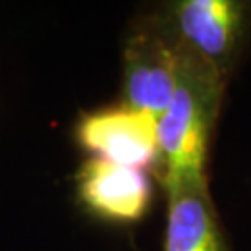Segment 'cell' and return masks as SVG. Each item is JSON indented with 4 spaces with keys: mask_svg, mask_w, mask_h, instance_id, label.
<instances>
[{
    "mask_svg": "<svg viewBox=\"0 0 251 251\" xmlns=\"http://www.w3.org/2000/svg\"><path fill=\"white\" fill-rule=\"evenodd\" d=\"M166 198L168 224L164 251H225L208 180L168 190Z\"/></svg>",
    "mask_w": 251,
    "mask_h": 251,
    "instance_id": "6",
    "label": "cell"
},
{
    "mask_svg": "<svg viewBox=\"0 0 251 251\" xmlns=\"http://www.w3.org/2000/svg\"><path fill=\"white\" fill-rule=\"evenodd\" d=\"M180 45L166 11L144 15L128 28L123 45L125 104L154 116L164 114L177 78Z\"/></svg>",
    "mask_w": 251,
    "mask_h": 251,
    "instance_id": "2",
    "label": "cell"
},
{
    "mask_svg": "<svg viewBox=\"0 0 251 251\" xmlns=\"http://www.w3.org/2000/svg\"><path fill=\"white\" fill-rule=\"evenodd\" d=\"M248 6L236 0H179L166 9L180 47L225 80L244 34Z\"/></svg>",
    "mask_w": 251,
    "mask_h": 251,
    "instance_id": "3",
    "label": "cell"
},
{
    "mask_svg": "<svg viewBox=\"0 0 251 251\" xmlns=\"http://www.w3.org/2000/svg\"><path fill=\"white\" fill-rule=\"evenodd\" d=\"M76 188L93 214L117 224L142 220L151 203V182L145 171L93 156L82 164Z\"/></svg>",
    "mask_w": 251,
    "mask_h": 251,
    "instance_id": "5",
    "label": "cell"
},
{
    "mask_svg": "<svg viewBox=\"0 0 251 251\" xmlns=\"http://www.w3.org/2000/svg\"><path fill=\"white\" fill-rule=\"evenodd\" d=\"M76 138L93 158L142 171L160 162L158 119L126 104L82 116Z\"/></svg>",
    "mask_w": 251,
    "mask_h": 251,
    "instance_id": "4",
    "label": "cell"
},
{
    "mask_svg": "<svg viewBox=\"0 0 251 251\" xmlns=\"http://www.w3.org/2000/svg\"><path fill=\"white\" fill-rule=\"evenodd\" d=\"M225 84L224 76L180 47L175 88L158 117V164L166 192L208 180V145Z\"/></svg>",
    "mask_w": 251,
    "mask_h": 251,
    "instance_id": "1",
    "label": "cell"
}]
</instances>
